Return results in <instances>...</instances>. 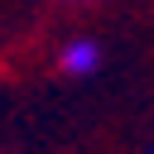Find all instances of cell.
Instances as JSON below:
<instances>
[{
    "label": "cell",
    "instance_id": "7a4b0ae2",
    "mask_svg": "<svg viewBox=\"0 0 154 154\" xmlns=\"http://www.w3.org/2000/svg\"><path fill=\"white\" fill-rule=\"evenodd\" d=\"M149 154H154V149H149Z\"/></svg>",
    "mask_w": 154,
    "mask_h": 154
},
{
    "label": "cell",
    "instance_id": "6da1fadb",
    "mask_svg": "<svg viewBox=\"0 0 154 154\" xmlns=\"http://www.w3.org/2000/svg\"><path fill=\"white\" fill-rule=\"evenodd\" d=\"M96 63H101V53H96V43H91V38H72V43L63 48V72H72V77L96 72Z\"/></svg>",
    "mask_w": 154,
    "mask_h": 154
}]
</instances>
